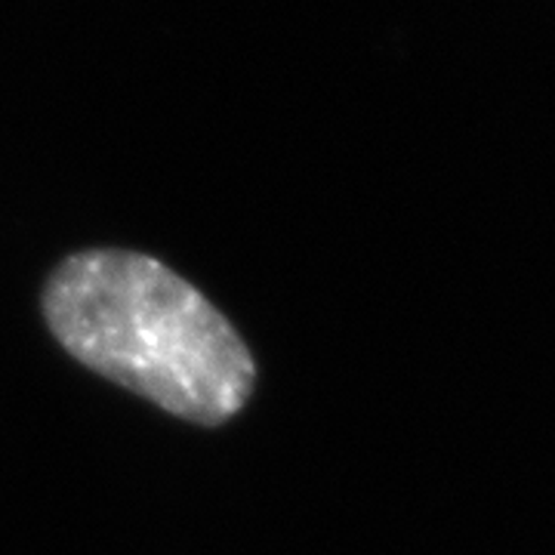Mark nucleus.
<instances>
[{
  "instance_id": "1",
  "label": "nucleus",
  "mask_w": 555,
  "mask_h": 555,
  "mask_svg": "<svg viewBox=\"0 0 555 555\" xmlns=\"http://www.w3.org/2000/svg\"><path fill=\"white\" fill-rule=\"evenodd\" d=\"M43 312L72 356L201 426L235 416L254 392V358L198 291L130 250H87L53 272Z\"/></svg>"
}]
</instances>
